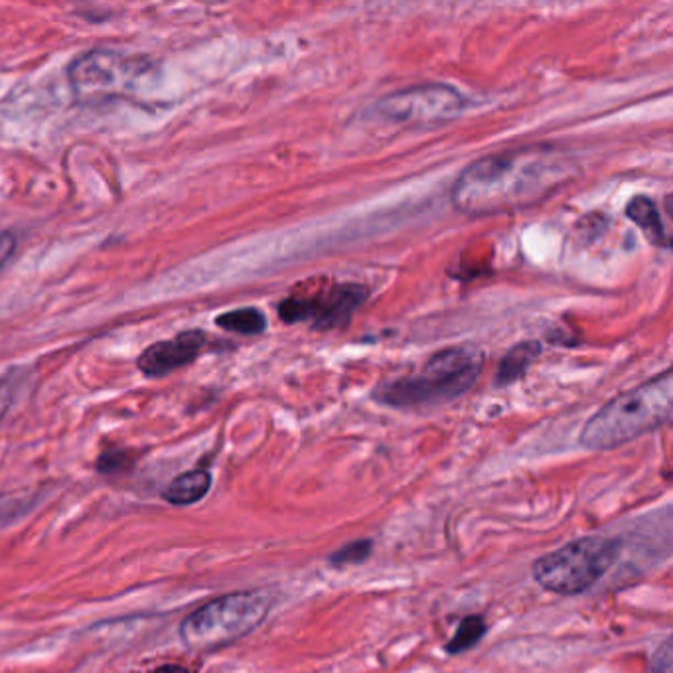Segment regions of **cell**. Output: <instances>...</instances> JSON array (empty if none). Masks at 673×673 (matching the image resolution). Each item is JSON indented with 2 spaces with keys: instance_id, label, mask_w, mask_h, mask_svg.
Wrapping results in <instances>:
<instances>
[{
  "instance_id": "cell-1",
  "label": "cell",
  "mask_w": 673,
  "mask_h": 673,
  "mask_svg": "<svg viewBox=\"0 0 673 673\" xmlns=\"http://www.w3.org/2000/svg\"><path fill=\"white\" fill-rule=\"evenodd\" d=\"M578 176L575 158L559 145L538 143L486 154L452 184V206L472 218L536 208Z\"/></svg>"
},
{
  "instance_id": "cell-2",
  "label": "cell",
  "mask_w": 673,
  "mask_h": 673,
  "mask_svg": "<svg viewBox=\"0 0 673 673\" xmlns=\"http://www.w3.org/2000/svg\"><path fill=\"white\" fill-rule=\"evenodd\" d=\"M672 411V372L665 369L593 415L581 433V444L588 451H610L670 423Z\"/></svg>"
},
{
  "instance_id": "cell-3",
  "label": "cell",
  "mask_w": 673,
  "mask_h": 673,
  "mask_svg": "<svg viewBox=\"0 0 673 673\" xmlns=\"http://www.w3.org/2000/svg\"><path fill=\"white\" fill-rule=\"evenodd\" d=\"M482 366L484 354L478 347H446L434 354L421 372L377 385L372 397L377 404L399 409L449 404L474 387Z\"/></svg>"
},
{
  "instance_id": "cell-4",
  "label": "cell",
  "mask_w": 673,
  "mask_h": 673,
  "mask_svg": "<svg viewBox=\"0 0 673 673\" xmlns=\"http://www.w3.org/2000/svg\"><path fill=\"white\" fill-rule=\"evenodd\" d=\"M273 598L265 591H243L213 598L180 626L184 644L192 650H218L251 635L269 616Z\"/></svg>"
},
{
  "instance_id": "cell-5",
  "label": "cell",
  "mask_w": 673,
  "mask_h": 673,
  "mask_svg": "<svg viewBox=\"0 0 673 673\" xmlns=\"http://www.w3.org/2000/svg\"><path fill=\"white\" fill-rule=\"evenodd\" d=\"M622 551V541L605 536H587L551 551L533 563V578L549 593L583 595L613 567Z\"/></svg>"
},
{
  "instance_id": "cell-6",
  "label": "cell",
  "mask_w": 673,
  "mask_h": 673,
  "mask_svg": "<svg viewBox=\"0 0 673 673\" xmlns=\"http://www.w3.org/2000/svg\"><path fill=\"white\" fill-rule=\"evenodd\" d=\"M146 64L109 49H91L69 66V86L84 103H106L131 96L143 81Z\"/></svg>"
},
{
  "instance_id": "cell-7",
  "label": "cell",
  "mask_w": 673,
  "mask_h": 673,
  "mask_svg": "<svg viewBox=\"0 0 673 673\" xmlns=\"http://www.w3.org/2000/svg\"><path fill=\"white\" fill-rule=\"evenodd\" d=\"M468 101L449 84H421L382 97L375 115L405 125H434L461 115Z\"/></svg>"
},
{
  "instance_id": "cell-8",
  "label": "cell",
  "mask_w": 673,
  "mask_h": 673,
  "mask_svg": "<svg viewBox=\"0 0 673 673\" xmlns=\"http://www.w3.org/2000/svg\"><path fill=\"white\" fill-rule=\"evenodd\" d=\"M369 290L356 283H334L307 293L302 297L283 300L279 315L285 322H310L317 330L347 327L352 315L366 302Z\"/></svg>"
},
{
  "instance_id": "cell-9",
  "label": "cell",
  "mask_w": 673,
  "mask_h": 673,
  "mask_svg": "<svg viewBox=\"0 0 673 673\" xmlns=\"http://www.w3.org/2000/svg\"><path fill=\"white\" fill-rule=\"evenodd\" d=\"M203 342L206 338L198 330H188L173 340L156 342L143 352V356L139 357V367L148 377L170 374L174 369L184 367L196 360L202 350Z\"/></svg>"
},
{
  "instance_id": "cell-10",
  "label": "cell",
  "mask_w": 673,
  "mask_h": 673,
  "mask_svg": "<svg viewBox=\"0 0 673 673\" xmlns=\"http://www.w3.org/2000/svg\"><path fill=\"white\" fill-rule=\"evenodd\" d=\"M626 216L640 230L644 231V235L650 243H654L658 247H670V235L665 231L664 222L660 218L654 200H650L648 196H636L626 206Z\"/></svg>"
},
{
  "instance_id": "cell-11",
  "label": "cell",
  "mask_w": 673,
  "mask_h": 673,
  "mask_svg": "<svg viewBox=\"0 0 673 673\" xmlns=\"http://www.w3.org/2000/svg\"><path fill=\"white\" fill-rule=\"evenodd\" d=\"M212 488V476L208 471L184 472L174 478L168 488L163 492L164 500L174 506H190L202 500Z\"/></svg>"
},
{
  "instance_id": "cell-12",
  "label": "cell",
  "mask_w": 673,
  "mask_h": 673,
  "mask_svg": "<svg viewBox=\"0 0 673 673\" xmlns=\"http://www.w3.org/2000/svg\"><path fill=\"white\" fill-rule=\"evenodd\" d=\"M541 354V344L539 342H521L518 346L511 347L506 357L501 360L500 369L496 375V384L508 385L514 384L516 379H520L521 375L526 374L536 357Z\"/></svg>"
},
{
  "instance_id": "cell-13",
  "label": "cell",
  "mask_w": 673,
  "mask_h": 673,
  "mask_svg": "<svg viewBox=\"0 0 673 673\" xmlns=\"http://www.w3.org/2000/svg\"><path fill=\"white\" fill-rule=\"evenodd\" d=\"M216 324L223 330L235 332V334L255 336V334L265 332L267 318L257 308H238V310H231V312L222 315L216 320Z\"/></svg>"
},
{
  "instance_id": "cell-14",
  "label": "cell",
  "mask_w": 673,
  "mask_h": 673,
  "mask_svg": "<svg viewBox=\"0 0 673 673\" xmlns=\"http://www.w3.org/2000/svg\"><path fill=\"white\" fill-rule=\"evenodd\" d=\"M486 630H488V626H486V620L482 616L474 615L462 618V622L452 636L451 642L446 644V652L459 655L466 650H471L472 646L478 644V640L486 635Z\"/></svg>"
},
{
  "instance_id": "cell-15",
  "label": "cell",
  "mask_w": 673,
  "mask_h": 673,
  "mask_svg": "<svg viewBox=\"0 0 673 673\" xmlns=\"http://www.w3.org/2000/svg\"><path fill=\"white\" fill-rule=\"evenodd\" d=\"M374 551V543L369 539L364 541H354L346 548L338 549L336 553L330 555V565L332 567H347V565H357V563H364Z\"/></svg>"
},
{
  "instance_id": "cell-16",
  "label": "cell",
  "mask_w": 673,
  "mask_h": 673,
  "mask_svg": "<svg viewBox=\"0 0 673 673\" xmlns=\"http://www.w3.org/2000/svg\"><path fill=\"white\" fill-rule=\"evenodd\" d=\"M32 506H34L32 496H4V498H0V529L7 528L14 520H19L20 516L29 514Z\"/></svg>"
},
{
  "instance_id": "cell-17",
  "label": "cell",
  "mask_w": 673,
  "mask_h": 673,
  "mask_svg": "<svg viewBox=\"0 0 673 673\" xmlns=\"http://www.w3.org/2000/svg\"><path fill=\"white\" fill-rule=\"evenodd\" d=\"M672 640H665L652 658V673H672Z\"/></svg>"
},
{
  "instance_id": "cell-18",
  "label": "cell",
  "mask_w": 673,
  "mask_h": 673,
  "mask_svg": "<svg viewBox=\"0 0 673 673\" xmlns=\"http://www.w3.org/2000/svg\"><path fill=\"white\" fill-rule=\"evenodd\" d=\"M126 464V454L123 452H109V454H103L101 456V461L97 464V468L101 472H115L121 468V466H125Z\"/></svg>"
},
{
  "instance_id": "cell-19",
  "label": "cell",
  "mask_w": 673,
  "mask_h": 673,
  "mask_svg": "<svg viewBox=\"0 0 673 673\" xmlns=\"http://www.w3.org/2000/svg\"><path fill=\"white\" fill-rule=\"evenodd\" d=\"M16 247V240L10 233H0V271L9 263Z\"/></svg>"
},
{
  "instance_id": "cell-20",
  "label": "cell",
  "mask_w": 673,
  "mask_h": 673,
  "mask_svg": "<svg viewBox=\"0 0 673 673\" xmlns=\"http://www.w3.org/2000/svg\"><path fill=\"white\" fill-rule=\"evenodd\" d=\"M10 405V389L7 382H0V417L7 413Z\"/></svg>"
},
{
  "instance_id": "cell-21",
  "label": "cell",
  "mask_w": 673,
  "mask_h": 673,
  "mask_svg": "<svg viewBox=\"0 0 673 673\" xmlns=\"http://www.w3.org/2000/svg\"><path fill=\"white\" fill-rule=\"evenodd\" d=\"M154 673H188V670H184L183 665H163L158 668Z\"/></svg>"
}]
</instances>
